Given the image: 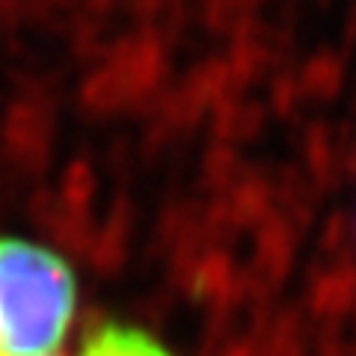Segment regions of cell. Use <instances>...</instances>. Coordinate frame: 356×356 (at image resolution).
Wrapping results in <instances>:
<instances>
[{
  "mask_svg": "<svg viewBox=\"0 0 356 356\" xmlns=\"http://www.w3.org/2000/svg\"><path fill=\"white\" fill-rule=\"evenodd\" d=\"M81 356H172L146 330L128 324H104L86 339Z\"/></svg>",
  "mask_w": 356,
  "mask_h": 356,
  "instance_id": "2",
  "label": "cell"
},
{
  "mask_svg": "<svg viewBox=\"0 0 356 356\" xmlns=\"http://www.w3.org/2000/svg\"><path fill=\"white\" fill-rule=\"evenodd\" d=\"M74 276L60 255L0 238V356H54L74 318Z\"/></svg>",
  "mask_w": 356,
  "mask_h": 356,
  "instance_id": "1",
  "label": "cell"
}]
</instances>
